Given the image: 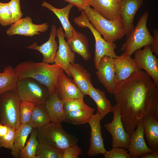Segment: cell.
I'll list each match as a JSON object with an SVG mask.
<instances>
[{
    "label": "cell",
    "instance_id": "cell-41",
    "mask_svg": "<svg viewBox=\"0 0 158 158\" xmlns=\"http://www.w3.org/2000/svg\"><path fill=\"white\" fill-rule=\"evenodd\" d=\"M9 127L6 124L0 123V137L8 133Z\"/></svg>",
    "mask_w": 158,
    "mask_h": 158
},
{
    "label": "cell",
    "instance_id": "cell-19",
    "mask_svg": "<svg viewBox=\"0 0 158 158\" xmlns=\"http://www.w3.org/2000/svg\"><path fill=\"white\" fill-rule=\"evenodd\" d=\"M114 63L116 82L125 80L133 73L142 70L134 59L124 52L114 59Z\"/></svg>",
    "mask_w": 158,
    "mask_h": 158
},
{
    "label": "cell",
    "instance_id": "cell-44",
    "mask_svg": "<svg viewBox=\"0 0 158 158\" xmlns=\"http://www.w3.org/2000/svg\"><path fill=\"white\" fill-rule=\"evenodd\" d=\"M118 2L120 1L121 0H117Z\"/></svg>",
    "mask_w": 158,
    "mask_h": 158
},
{
    "label": "cell",
    "instance_id": "cell-24",
    "mask_svg": "<svg viewBox=\"0 0 158 158\" xmlns=\"http://www.w3.org/2000/svg\"><path fill=\"white\" fill-rule=\"evenodd\" d=\"M42 6L48 8L52 11L58 17L64 31L65 37L67 40L71 38L76 30L71 24L68 19V16L72 7L74 6L69 3L64 7L58 8L47 2L43 1L41 4Z\"/></svg>",
    "mask_w": 158,
    "mask_h": 158
},
{
    "label": "cell",
    "instance_id": "cell-32",
    "mask_svg": "<svg viewBox=\"0 0 158 158\" xmlns=\"http://www.w3.org/2000/svg\"><path fill=\"white\" fill-rule=\"evenodd\" d=\"M36 155L37 158H62V152L47 144L39 142Z\"/></svg>",
    "mask_w": 158,
    "mask_h": 158
},
{
    "label": "cell",
    "instance_id": "cell-7",
    "mask_svg": "<svg viewBox=\"0 0 158 158\" xmlns=\"http://www.w3.org/2000/svg\"><path fill=\"white\" fill-rule=\"evenodd\" d=\"M21 100L16 90L0 96V123L17 129L20 124V109Z\"/></svg>",
    "mask_w": 158,
    "mask_h": 158
},
{
    "label": "cell",
    "instance_id": "cell-43",
    "mask_svg": "<svg viewBox=\"0 0 158 158\" xmlns=\"http://www.w3.org/2000/svg\"><path fill=\"white\" fill-rule=\"evenodd\" d=\"M1 3H2L0 2V9L1 8Z\"/></svg>",
    "mask_w": 158,
    "mask_h": 158
},
{
    "label": "cell",
    "instance_id": "cell-20",
    "mask_svg": "<svg viewBox=\"0 0 158 158\" xmlns=\"http://www.w3.org/2000/svg\"><path fill=\"white\" fill-rule=\"evenodd\" d=\"M117 0H89V6L105 18L121 23V19Z\"/></svg>",
    "mask_w": 158,
    "mask_h": 158
},
{
    "label": "cell",
    "instance_id": "cell-26",
    "mask_svg": "<svg viewBox=\"0 0 158 158\" xmlns=\"http://www.w3.org/2000/svg\"><path fill=\"white\" fill-rule=\"evenodd\" d=\"M67 42L72 51L80 56L84 60L91 58L88 41L84 34L75 30L73 36L67 40Z\"/></svg>",
    "mask_w": 158,
    "mask_h": 158
},
{
    "label": "cell",
    "instance_id": "cell-8",
    "mask_svg": "<svg viewBox=\"0 0 158 158\" xmlns=\"http://www.w3.org/2000/svg\"><path fill=\"white\" fill-rule=\"evenodd\" d=\"M16 90L21 101H28L35 105L44 104L49 95L45 86L30 78L19 80Z\"/></svg>",
    "mask_w": 158,
    "mask_h": 158
},
{
    "label": "cell",
    "instance_id": "cell-39",
    "mask_svg": "<svg viewBox=\"0 0 158 158\" xmlns=\"http://www.w3.org/2000/svg\"><path fill=\"white\" fill-rule=\"evenodd\" d=\"M76 6L79 11H83L87 6H89V0H64Z\"/></svg>",
    "mask_w": 158,
    "mask_h": 158
},
{
    "label": "cell",
    "instance_id": "cell-11",
    "mask_svg": "<svg viewBox=\"0 0 158 158\" xmlns=\"http://www.w3.org/2000/svg\"><path fill=\"white\" fill-rule=\"evenodd\" d=\"M134 59L139 67L152 78L158 88V59L151 51L150 45L144 47L134 52Z\"/></svg>",
    "mask_w": 158,
    "mask_h": 158
},
{
    "label": "cell",
    "instance_id": "cell-40",
    "mask_svg": "<svg viewBox=\"0 0 158 158\" xmlns=\"http://www.w3.org/2000/svg\"><path fill=\"white\" fill-rule=\"evenodd\" d=\"M154 35L153 41L150 45L151 49L153 53L156 56L158 55V30L154 29L153 30Z\"/></svg>",
    "mask_w": 158,
    "mask_h": 158
},
{
    "label": "cell",
    "instance_id": "cell-14",
    "mask_svg": "<svg viewBox=\"0 0 158 158\" xmlns=\"http://www.w3.org/2000/svg\"><path fill=\"white\" fill-rule=\"evenodd\" d=\"M143 4V0H121L118 2L122 28L126 35L134 29L135 16Z\"/></svg>",
    "mask_w": 158,
    "mask_h": 158
},
{
    "label": "cell",
    "instance_id": "cell-33",
    "mask_svg": "<svg viewBox=\"0 0 158 158\" xmlns=\"http://www.w3.org/2000/svg\"><path fill=\"white\" fill-rule=\"evenodd\" d=\"M35 105L34 104L28 101H21L20 109V124L28 123Z\"/></svg>",
    "mask_w": 158,
    "mask_h": 158
},
{
    "label": "cell",
    "instance_id": "cell-5",
    "mask_svg": "<svg viewBox=\"0 0 158 158\" xmlns=\"http://www.w3.org/2000/svg\"><path fill=\"white\" fill-rule=\"evenodd\" d=\"M83 11L89 21L106 41L114 42L125 35L120 23L105 18L89 6Z\"/></svg>",
    "mask_w": 158,
    "mask_h": 158
},
{
    "label": "cell",
    "instance_id": "cell-37",
    "mask_svg": "<svg viewBox=\"0 0 158 158\" xmlns=\"http://www.w3.org/2000/svg\"><path fill=\"white\" fill-rule=\"evenodd\" d=\"M128 152L123 148L113 147L110 150L107 151L104 155L105 158H131Z\"/></svg>",
    "mask_w": 158,
    "mask_h": 158
},
{
    "label": "cell",
    "instance_id": "cell-31",
    "mask_svg": "<svg viewBox=\"0 0 158 158\" xmlns=\"http://www.w3.org/2000/svg\"><path fill=\"white\" fill-rule=\"evenodd\" d=\"M37 129L33 128L30 138L20 152L19 158H37L36 152L39 143L37 138Z\"/></svg>",
    "mask_w": 158,
    "mask_h": 158
},
{
    "label": "cell",
    "instance_id": "cell-29",
    "mask_svg": "<svg viewBox=\"0 0 158 158\" xmlns=\"http://www.w3.org/2000/svg\"><path fill=\"white\" fill-rule=\"evenodd\" d=\"M18 78L14 68L11 66L5 67L0 71V96L12 90H16Z\"/></svg>",
    "mask_w": 158,
    "mask_h": 158
},
{
    "label": "cell",
    "instance_id": "cell-21",
    "mask_svg": "<svg viewBox=\"0 0 158 158\" xmlns=\"http://www.w3.org/2000/svg\"><path fill=\"white\" fill-rule=\"evenodd\" d=\"M56 27L54 25H52L49 37L48 40L43 44L38 46L37 42L26 47L27 48L36 50L41 53L43 56L42 61L47 63H53L56 56L58 44L56 40Z\"/></svg>",
    "mask_w": 158,
    "mask_h": 158
},
{
    "label": "cell",
    "instance_id": "cell-34",
    "mask_svg": "<svg viewBox=\"0 0 158 158\" xmlns=\"http://www.w3.org/2000/svg\"><path fill=\"white\" fill-rule=\"evenodd\" d=\"M12 15L8 3H1L0 9V24L2 26L11 25Z\"/></svg>",
    "mask_w": 158,
    "mask_h": 158
},
{
    "label": "cell",
    "instance_id": "cell-22",
    "mask_svg": "<svg viewBox=\"0 0 158 158\" xmlns=\"http://www.w3.org/2000/svg\"><path fill=\"white\" fill-rule=\"evenodd\" d=\"M144 135L149 147L158 151V116L147 114L142 119Z\"/></svg>",
    "mask_w": 158,
    "mask_h": 158
},
{
    "label": "cell",
    "instance_id": "cell-15",
    "mask_svg": "<svg viewBox=\"0 0 158 158\" xmlns=\"http://www.w3.org/2000/svg\"><path fill=\"white\" fill-rule=\"evenodd\" d=\"M95 73L98 80L107 91L113 94L116 83L114 58L107 56L102 57Z\"/></svg>",
    "mask_w": 158,
    "mask_h": 158
},
{
    "label": "cell",
    "instance_id": "cell-12",
    "mask_svg": "<svg viewBox=\"0 0 158 158\" xmlns=\"http://www.w3.org/2000/svg\"><path fill=\"white\" fill-rule=\"evenodd\" d=\"M56 36L59 41L58 49L57 51L54 63L60 66L67 75L71 78L69 69L70 63H75V54L65 40L64 32L62 27L56 30Z\"/></svg>",
    "mask_w": 158,
    "mask_h": 158
},
{
    "label": "cell",
    "instance_id": "cell-30",
    "mask_svg": "<svg viewBox=\"0 0 158 158\" xmlns=\"http://www.w3.org/2000/svg\"><path fill=\"white\" fill-rule=\"evenodd\" d=\"M51 122L44 104L35 105L28 124L33 128H39Z\"/></svg>",
    "mask_w": 158,
    "mask_h": 158
},
{
    "label": "cell",
    "instance_id": "cell-3",
    "mask_svg": "<svg viewBox=\"0 0 158 158\" xmlns=\"http://www.w3.org/2000/svg\"><path fill=\"white\" fill-rule=\"evenodd\" d=\"M37 138L39 142L61 150L76 144L78 141L76 137L64 130L60 123L51 122L38 128Z\"/></svg>",
    "mask_w": 158,
    "mask_h": 158
},
{
    "label": "cell",
    "instance_id": "cell-6",
    "mask_svg": "<svg viewBox=\"0 0 158 158\" xmlns=\"http://www.w3.org/2000/svg\"><path fill=\"white\" fill-rule=\"evenodd\" d=\"M74 22L78 26L88 28L92 33L95 40V49L94 61L96 69L99 68L101 59L105 56L115 58L117 55L115 52L116 44L114 42L106 41L100 33L94 27L88 20L84 11H82L80 15L75 18Z\"/></svg>",
    "mask_w": 158,
    "mask_h": 158
},
{
    "label": "cell",
    "instance_id": "cell-13",
    "mask_svg": "<svg viewBox=\"0 0 158 158\" xmlns=\"http://www.w3.org/2000/svg\"><path fill=\"white\" fill-rule=\"evenodd\" d=\"M101 120L100 115L97 112L92 115L88 122L91 128L90 144L87 151V154L90 157L99 154L104 155L107 151L104 147L102 134Z\"/></svg>",
    "mask_w": 158,
    "mask_h": 158
},
{
    "label": "cell",
    "instance_id": "cell-17",
    "mask_svg": "<svg viewBox=\"0 0 158 158\" xmlns=\"http://www.w3.org/2000/svg\"><path fill=\"white\" fill-rule=\"evenodd\" d=\"M56 91L59 97L63 101L83 99L85 96L80 92L73 80L67 76L62 69L58 77Z\"/></svg>",
    "mask_w": 158,
    "mask_h": 158
},
{
    "label": "cell",
    "instance_id": "cell-25",
    "mask_svg": "<svg viewBox=\"0 0 158 158\" xmlns=\"http://www.w3.org/2000/svg\"><path fill=\"white\" fill-rule=\"evenodd\" d=\"M44 105L51 122L61 123L64 121L63 102L57 96L56 90L54 93L49 95Z\"/></svg>",
    "mask_w": 158,
    "mask_h": 158
},
{
    "label": "cell",
    "instance_id": "cell-38",
    "mask_svg": "<svg viewBox=\"0 0 158 158\" xmlns=\"http://www.w3.org/2000/svg\"><path fill=\"white\" fill-rule=\"evenodd\" d=\"M62 158H78L82 150L76 144L71 145L62 150Z\"/></svg>",
    "mask_w": 158,
    "mask_h": 158
},
{
    "label": "cell",
    "instance_id": "cell-10",
    "mask_svg": "<svg viewBox=\"0 0 158 158\" xmlns=\"http://www.w3.org/2000/svg\"><path fill=\"white\" fill-rule=\"evenodd\" d=\"M111 112L113 114V120L110 123L105 124L104 127L111 135L112 146L128 149L131 135L124 128L120 110L116 104L112 107Z\"/></svg>",
    "mask_w": 158,
    "mask_h": 158
},
{
    "label": "cell",
    "instance_id": "cell-2",
    "mask_svg": "<svg viewBox=\"0 0 158 158\" xmlns=\"http://www.w3.org/2000/svg\"><path fill=\"white\" fill-rule=\"evenodd\" d=\"M18 80L30 78L34 79L48 89L49 95L56 90L58 75L62 69L55 63L26 61L20 63L14 68Z\"/></svg>",
    "mask_w": 158,
    "mask_h": 158
},
{
    "label": "cell",
    "instance_id": "cell-1",
    "mask_svg": "<svg viewBox=\"0 0 158 158\" xmlns=\"http://www.w3.org/2000/svg\"><path fill=\"white\" fill-rule=\"evenodd\" d=\"M113 94L120 110L124 128L130 135L145 115L158 116V88L142 70L116 81Z\"/></svg>",
    "mask_w": 158,
    "mask_h": 158
},
{
    "label": "cell",
    "instance_id": "cell-23",
    "mask_svg": "<svg viewBox=\"0 0 158 158\" xmlns=\"http://www.w3.org/2000/svg\"><path fill=\"white\" fill-rule=\"evenodd\" d=\"M68 67L71 77L78 87L84 95H88L90 88L93 86L90 74L78 63H70Z\"/></svg>",
    "mask_w": 158,
    "mask_h": 158
},
{
    "label": "cell",
    "instance_id": "cell-27",
    "mask_svg": "<svg viewBox=\"0 0 158 158\" xmlns=\"http://www.w3.org/2000/svg\"><path fill=\"white\" fill-rule=\"evenodd\" d=\"M88 95L96 104L97 112L100 115L102 119L106 115L111 112L113 107L109 100L106 97L104 91L92 86L90 89Z\"/></svg>",
    "mask_w": 158,
    "mask_h": 158
},
{
    "label": "cell",
    "instance_id": "cell-42",
    "mask_svg": "<svg viewBox=\"0 0 158 158\" xmlns=\"http://www.w3.org/2000/svg\"><path fill=\"white\" fill-rule=\"evenodd\" d=\"M140 158H158V151H154L149 153L140 157Z\"/></svg>",
    "mask_w": 158,
    "mask_h": 158
},
{
    "label": "cell",
    "instance_id": "cell-4",
    "mask_svg": "<svg viewBox=\"0 0 158 158\" xmlns=\"http://www.w3.org/2000/svg\"><path fill=\"white\" fill-rule=\"evenodd\" d=\"M147 11H145L140 17L136 26L127 35L121 50L131 55L137 50L146 45H150L154 39L147 27L149 16Z\"/></svg>",
    "mask_w": 158,
    "mask_h": 158
},
{
    "label": "cell",
    "instance_id": "cell-18",
    "mask_svg": "<svg viewBox=\"0 0 158 158\" xmlns=\"http://www.w3.org/2000/svg\"><path fill=\"white\" fill-rule=\"evenodd\" d=\"M137 128L131 134L128 151L131 158H140L153 152L145 143L141 119L137 125Z\"/></svg>",
    "mask_w": 158,
    "mask_h": 158
},
{
    "label": "cell",
    "instance_id": "cell-28",
    "mask_svg": "<svg viewBox=\"0 0 158 158\" xmlns=\"http://www.w3.org/2000/svg\"><path fill=\"white\" fill-rule=\"evenodd\" d=\"M33 128L28 123H25L20 124L16 130L13 148L11 153L13 157L19 158L20 153L25 146Z\"/></svg>",
    "mask_w": 158,
    "mask_h": 158
},
{
    "label": "cell",
    "instance_id": "cell-35",
    "mask_svg": "<svg viewBox=\"0 0 158 158\" xmlns=\"http://www.w3.org/2000/svg\"><path fill=\"white\" fill-rule=\"evenodd\" d=\"M16 130L9 127L8 133L0 137V148L4 147L12 150L13 148Z\"/></svg>",
    "mask_w": 158,
    "mask_h": 158
},
{
    "label": "cell",
    "instance_id": "cell-9",
    "mask_svg": "<svg viewBox=\"0 0 158 158\" xmlns=\"http://www.w3.org/2000/svg\"><path fill=\"white\" fill-rule=\"evenodd\" d=\"M65 122L74 125L88 123L95 109L86 104L83 99L63 101Z\"/></svg>",
    "mask_w": 158,
    "mask_h": 158
},
{
    "label": "cell",
    "instance_id": "cell-36",
    "mask_svg": "<svg viewBox=\"0 0 158 158\" xmlns=\"http://www.w3.org/2000/svg\"><path fill=\"white\" fill-rule=\"evenodd\" d=\"M20 2V0H11L8 3L9 9L12 13V24L21 19L23 16V13L21 11Z\"/></svg>",
    "mask_w": 158,
    "mask_h": 158
},
{
    "label": "cell",
    "instance_id": "cell-16",
    "mask_svg": "<svg viewBox=\"0 0 158 158\" xmlns=\"http://www.w3.org/2000/svg\"><path fill=\"white\" fill-rule=\"evenodd\" d=\"M48 27L47 23L39 25L33 23L31 18L27 16L12 24L6 30V33L9 36L17 35L32 37L47 31Z\"/></svg>",
    "mask_w": 158,
    "mask_h": 158
}]
</instances>
